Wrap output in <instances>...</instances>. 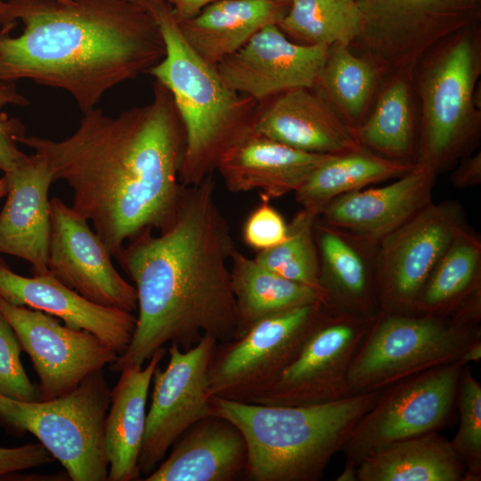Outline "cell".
<instances>
[{
	"mask_svg": "<svg viewBox=\"0 0 481 481\" xmlns=\"http://www.w3.org/2000/svg\"><path fill=\"white\" fill-rule=\"evenodd\" d=\"M481 291V240L468 225L461 229L420 293L412 314L451 316Z\"/></svg>",
	"mask_w": 481,
	"mask_h": 481,
	"instance_id": "f546056e",
	"label": "cell"
},
{
	"mask_svg": "<svg viewBox=\"0 0 481 481\" xmlns=\"http://www.w3.org/2000/svg\"><path fill=\"white\" fill-rule=\"evenodd\" d=\"M0 314L14 330L38 376L39 400L76 388L87 376L116 361L118 354L84 330L61 325L42 311L0 298Z\"/></svg>",
	"mask_w": 481,
	"mask_h": 481,
	"instance_id": "9a60e30c",
	"label": "cell"
},
{
	"mask_svg": "<svg viewBox=\"0 0 481 481\" xmlns=\"http://www.w3.org/2000/svg\"><path fill=\"white\" fill-rule=\"evenodd\" d=\"M146 481H234L244 477L248 446L240 429L212 414L189 427Z\"/></svg>",
	"mask_w": 481,
	"mask_h": 481,
	"instance_id": "cb8c5ba5",
	"label": "cell"
},
{
	"mask_svg": "<svg viewBox=\"0 0 481 481\" xmlns=\"http://www.w3.org/2000/svg\"><path fill=\"white\" fill-rule=\"evenodd\" d=\"M287 232L288 224L270 205V200L264 198L249 215L243 226L244 241L257 252L279 245L287 238Z\"/></svg>",
	"mask_w": 481,
	"mask_h": 481,
	"instance_id": "74e56055",
	"label": "cell"
},
{
	"mask_svg": "<svg viewBox=\"0 0 481 481\" xmlns=\"http://www.w3.org/2000/svg\"><path fill=\"white\" fill-rule=\"evenodd\" d=\"M329 155L302 151L251 132L221 156L216 170L230 192L257 191L271 200L295 192Z\"/></svg>",
	"mask_w": 481,
	"mask_h": 481,
	"instance_id": "603a6c76",
	"label": "cell"
},
{
	"mask_svg": "<svg viewBox=\"0 0 481 481\" xmlns=\"http://www.w3.org/2000/svg\"><path fill=\"white\" fill-rule=\"evenodd\" d=\"M29 100L19 92L15 82L0 80V170L9 172L28 155L17 143L25 135L19 120L9 118L3 110L9 105L26 106Z\"/></svg>",
	"mask_w": 481,
	"mask_h": 481,
	"instance_id": "8d00e7d4",
	"label": "cell"
},
{
	"mask_svg": "<svg viewBox=\"0 0 481 481\" xmlns=\"http://www.w3.org/2000/svg\"><path fill=\"white\" fill-rule=\"evenodd\" d=\"M317 216L301 208L288 224L285 240L257 252L255 260L283 278L314 289L322 300L319 285L320 260L314 235Z\"/></svg>",
	"mask_w": 481,
	"mask_h": 481,
	"instance_id": "836d02e7",
	"label": "cell"
},
{
	"mask_svg": "<svg viewBox=\"0 0 481 481\" xmlns=\"http://www.w3.org/2000/svg\"><path fill=\"white\" fill-rule=\"evenodd\" d=\"M4 175L8 188L0 213V254L27 261L35 275L47 273L52 228L48 192L54 181L51 169L34 153Z\"/></svg>",
	"mask_w": 481,
	"mask_h": 481,
	"instance_id": "44dd1931",
	"label": "cell"
},
{
	"mask_svg": "<svg viewBox=\"0 0 481 481\" xmlns=\"http://www.w3.org/2000/svg\"><path fill=\"white\" fill-rule=\"evenodd\" d=\"M20 351L14 330L0 314V395L20 401L39 400L38 389L20 362Z\"/></svg>",
	"mask_w": 481,
	"mask_h": 481,
	"instance_id": "d590c367",
	"label": "cell"
},
{
	"mask_svg": "<svg viewBox=\"0 0 481 481\" xmlns=\"http://www.w3.org/2000/svg\"><path fill=\"white\" fill-rule=\"evenodd\" d=\"M53 457L40 444L0 447V477L53 462Z\"/></svg>",
	"mask_w": 481,
	"mask_h": 481,
	"instance_id": "f35d334b",
	"label": "cell"
},
{
	"mask_svg": "<svg viewBox=\"0 0 481 481\" xmlns=\"http://www.w3.org/2000/svg\"><path fill=\"white\" fill-rule=\"evenodd\" d=\"M167 352L166 347L157 350L145 367L124 369L110 392L104 425L109 481H131L140 476L138 461L145 431L148 392L153 372Z\"/></svg>",
	"mask_w": 481,
	"mask_h": 481,
	"instance_id": "d4e9b609",
	"label": "cell"
},
{
	"mask_svg": "<svg viewBox=\"0 0 481 481\" xmlns=\"http://www.w3.org/2000/svg\"><path fill=\"white\" fill-rule=\"evenodd\" d=\"M415 163L387 159L365 147L330 154L295 192L302 208L317 216L333 199L370 184L397 178Z\"/></svg>",
	"mask_w": 481,
	"mask_h": 481,
	"instance_id": "f1b7e54d",
	"label": "cell"
},
{
	"mask_svg": "<svg viewBox=\"0 0 481 481\" xmlns=\"http://www.w3.org/2000/svg\"><path fill=\"white\" fill-rule=\"evenodd\" d=\"M291 7L277 24L291 41L303 45L349 46L363 29L353 0H290Z\"/></svg>",
	"mask_w": 481,
	"mask_h": 481,
	"instance_id": "4dcf8cb0",
	"label": "cell"
},
{
	"mask_svg": "<svg viewBox=\"0 0 481 481\" xmlns=\"http://www.w3.org/2000/svg\"><path fill=\"white\" fill-rule=\"evenodd\" d=\"M456 406L460 422L450 441L465 469L463 481L481 480V385L465 364L458 383Z\"/></svg>",
	"mask_w": 481,
	"mask_h": 481,
	"instance_id": "e575fe53",
	"label": "cell"
},
{
	"mask_svg": "<svg viewBox=\"0 0 481 481\" xmlns=\"http://www.w3.org/2000/svg\"><path fill=\"white\" fill-rule=\"evenodd\" d=\"M235 249L212 175L185 186L168 228L159 235L141 233L115 256L135 284L138 316L128 346L110 370L142 367L167 343L186 350L204 336L233 339L230 261Z\"/></svg>",
	"mask_w": 481,
	"mask_h": 481,
	"instance_id": "7a4b0ae2",
	"label": "cell"
},
{
	"mask_svg": "<svg viewBox=\"0 0 481 481\" xmlns=\"http://www.w3.org/2000/svg\"><path fill=\"white\" fill-rule=\"evenodd\" d=\"M381 390L306 406L211 396L214 414L233 423L248 446L245 479L318 481Z\"/></svg>",
	"mask_w": 481,
	"mask_h": 481,
	"instance_id": "277c9868",
	"label": "cell"
},
{
	"mask_svg": "<svg viewBox=\"0 0 481 481\" xmlns=\"http://www.w3.org/2000/svg\"><path fill=\"white\" fill-rule=\"evenodd\" d=\"M7 188H8L7 178L4 175V176L0 178V199L6 195Z\"/></svg>",
	"mask_w": 481,
	"mask_h": 481,
	"instance_id": "ee69618b",
	"label": "cell"
},
{
	"mask_svg": "<svg viewBox=\"0 0 481 481\" xmlns=\"http://www.w3.org/2000/svg\"><path fill=\"white\" fill-rule=\"evenodd\" d=\"M452 38L420 80L422 120L415 163L436 174L463 157L480 126L474 94L481 68L477 40L469 29Z\"/></svg>",
	"mask_w": 481,
	"mask_h": 481,
	"instance_id": "ba28073f",
	"label": "cell"
},
{
	"mask_svg": "<svg viewBox=\"0 0 481 481\" xmlns=\"http://www.w3.org/2000/svg\"><path fill=\"white\" fill-rule=\"evenodd\" d=\"M436 175L431 167L415 163L389 184L356 190L333 199L317 219L347 235L378 245L433 202Z\"/></svg>",
	"mask_w": 481,
	"mask_h": 481,
	"instance_id": "ac0fdd59",
	"label": "cell"
},
{
	"mask_svg": "<svg viewBox=\"0 0 481 481\" xmlns=\"http://www.w3.org/2000/svg\"><path fill=\"white\" fill-rule=\"evenodd\" d=\"M337 481H357V467L346 462L342 472L336 478Z\"/></svg>",
	"mask_w": 481,
	"mask_h": 481,
	"instance_id": "7bdbcfd3",
	"label": "cell"
},
{
	"mask_svg": "<svg viewBox=\"0 0 481 481\" xmlns=\"http://www.w3.org/2000/svg\"><path fill=\"white\" fill-rule=\"evenodd\" d=\"M129 1H133L141 4L150 6L151 4H154L165 1V0H129Z\"/></svg>",
	"mask_w": 481,
	"mask_h": 481,
	"instance_id": "f6af8a7d",
	"label": "cell"
},
{
	"mask_svg": "<svg viewBox=\"0 0 481 481\" xmlns=\"http://www.w3.org/2000/svg\"><path fill=\"white\" fill-rule=\"evenodd\" d=\"M377 73L370 61L354 55L347 45L334 44L328 47L313 88L356 128L374 90Z\"/></svg>",
	"mask_w": 481,
	"mask_h": 481,
	"instance_id": "1f68e13d",
	"label": "cell"
},
{
	"mask_svg": "<svg viewBox=\"0 0 481 481\" xmlns=\"http://www.w3.org/2000/svg\"><path fill=\"white\" fill-rule=\"evenodd\" d=\"M322 303L334 314L372 318L380 311L377 281L378 245L341 232L316 219Z\"/></svg>",
	"mask_w": 481,
	"mask_h": 481,
	"instance_id": "7402d4cb",
	"label": "cell"
},
{
	"mask_svg": "<svg viewBox=\"0 0 481 481\" xmlns=\"http://www.w3.org/2000/svg\"><path fill=\"white\" fill-rule=\"evenodd\" d=\"M274 1L283 4V3L289 2L290 0H274Z\"/></svg>",
	"mask_w": 481,
	"mask_h": 481,
	"instance_id": "7dc6e473",
	"label": "cell"
},
{
	"mask_svg": "<svg viewBox=\"0 0 481 481\" xmlns=\"http://www.w3.org/2000/svg\"><path fill=\"white\" fill-rule=\"evenodd\" d=\"M465 469L439 431L399 440L363 458L357 481H463Z\"/></svg>",
	"mask_w": 481,
	"mask_h": 481,
	"instance_id": "4316f807",
	"label": "cell"
},
{
	"mask_svg": "<svg viewBox=\"0 0 481 481\" xmlns=\"http://www.w3.org/2000/svg\"><path fill=\"white\" fill-rule=\"evenodd\" d=\"M362 18L357 38L377 70L407 74L434 46L468 30L478 0H353Z\"/></svg>",
	"mask_w": 481,
	"mask_h": 481,
	"instance_id": "9c48e42d",
	"label": "cell"
},
{
	"mask_svg": "<svg viewBox=\"0 0 481 481\" xmlns=\"http://www.w3.org/2000/svg\"><path fill=\"white\" fill-rule=\"evenodd\" d=\"M466 225L465 209L460 202H431L383 238L376 253L380 311L412 314L428 277Z\"/></svg>",
	"mask_w": 481,
	"mask_h": 481,
	"instance_id": "7c38bea8",
	"label": "cell"
},
{
	"mask_svg": "<svg viewBox=\"0 0 481 481\" xmlns=\"http://www.w3.org/2000/svg\"><path fill=\"white\" fill-rule=\"evenodd\" d=\"M6 6V0H0V18L4 15Z\"/></svg>",
	"mask_w": 481,
	"mask_h": 481,
	"instance_id": "bcb514c9",
	"label": "cell"
},
{
	"mask_svg": "<svg viewBox=\"0 0 481 481\" xmlns=\"http://www.w3.org/2000/svg\"><path fill=\"white\" fill-rule=\"evenodd\" d=\"M216 343L215 338L204 336L186 350L171 344L167 365L164 370L155 369L138 461L140 475L153 472L189 427L214 414L208 370Z\"/></svg>",
	"mask_w": 481,
	"mask_h": 481,
	"instance_id": "5bb4252c",
	"label": "cell"
},
{
	"mask_svg": "<svg viewBox=\"0 0 481 481\" xmlns=\"http://www.w3.org/2000/svg\"><path fill=\"white\" fill-rule=\"evenodd\" d=\"M330 313L319 300L263 320L238 338L217 342L208 370L210 396L249 403L280 376Z\"/></svg>",
	"mask_w": 481,
	"mask_h": 481,
	"instance_id": "30bf717a",
	"label": "cell"
},
{
	"mask_svg": "<svg viewBox=\"0 0 481 481\" xmlns=\"http://www.w3.org/2000/svg\"><path fill=\"white\" fill-rule=\"evenodd\" d=\"M252 132L312 153L340 154L363 147L356 128L313 87L290 89L259 102Z\"/></svg>",
	"mask_w": 481,
	"mask_h": 481,
	"instance_id": "d6986e66",
	"label": "cell"
},
{
	"mask_svg": "<svg viewBox=\"0 0 481 481\" xmlns=\"http://www.w3.org/2000/svg\"><path fill=\"white\" fill-rule=\"evenodd\" d=\"M361 144L387 159L410 161L413 121L408 85L399 77L380 94L373 112L356 127ZM415 163V162H414Z\"/></svg>",
	"mask_w": 481,
	"mask_h": 481,
	"instance_id": "d6a6232c",
	"label": "cell"
},
{
	"mask_svg": "<svg viewBox=\"0 0 481 481\" xmlns=\"http://www.w3.org/2000/svg\"><path fill=\"white\" fill-rule=\"evenodd\" d=\"M230 272L236 312L233 339L263 320L322 301L314 289L274 273L237 249L231 257Z\"/></svg>",
	"mask_w": 481,
	"mask_h": 481,
	"instance_id": "83f0119b",
	"label": "cell"
},
{
	"mask_svg": "<svg viewBox=\"0 0 481 481\" xmlns=\"http://www.w3.org/2000/svg\"><path fill=\"white\" fill-rule=\"evenodd\" d=\"M464 365L461 360L439 365L383 388L341 448L346 462L357 467L383 446L446 426L456 406Z\"/></svg>",
	"mask_w": 481,
	"mask_h": 481,
	"instance_id": "8fae6325",
	"label": "cell"
},
{
	"mask_svg": "<svg viewBox=\"0 0 481 481\" xmlns=\"http://www.w3.org/2000/svg\"><path fill=\"white\" fill-rule=\"evenodd\" d=\"M481 292L451 316L379 311L348 371L352 395L382 390L418 372L461 360L481 338Z\"/></svg>",
	"mask_w": 481,
	"mask_h": 481,
	"instance_id": "8992f818",
	"label": "cell"
},
{
	"mask_svg": "<svg viewBox=\"0 0 481 481\" xmlns=\"http://www.w3.org/2000/svg\"><path fill=\"white\" fill-rule=\"evenodd\" d=\"M375 317L330 312L280 376L249 403L306 406L352 395L350 365Z\"/></svg>",
	"mask_w": 481,
	"mask_h": 481,
	"instance_id": "4fadbf2b",
	"label": "cell"
},
{
	"mask_svg": "<svg viewBox=\"0 0 481 481\" xmlns=\"http://www.w3.org/2000/svg\"><path fill=\"white\" fill-rule=\"evenodd\" d=\"M285 13L274 0H217L193 18L176 22L192 51L216 67L261 29L278 24Z\"/></svg>",
	"mask_w": 481,
	"mask_h": 481,
	"instance_id": "484cf974",
	"label": "cell"
},
{
	"mask_svg": "<svg viewBox=\"0 0 481 481\" xmlns=\"http://www.w3.org/2000/svg\"><path fill=\"white\" fill-rule=\"evenodd\" d=\"M76 131L54 141L20 138L47 162L53 180L72 190V208L91 221L111 257L146 231L174 222L184 185L179 175L185 133L168 89L154 80L152 98L116 117L96 108Z\"/></svg>",
	"mask_w": 481,
	"mask_h": 481,
	"instance_id": "6da1fadb",
	"label": "cell"
},
{
	"mask_svg": "<svg viewBox=\"0 0 481 481\" xmlns=\"http://www.w3.org/2000/svg\"><path fill=\"white\" fill-rule=\"evenodd\" d=\"M481 359V338L473 341L464 351L461 361L464 364L478 363Z\"/></svg>",
	"mask_w": 481,
	"mask_h": 481,
	"instance_id": "b9f144b4",
	"label": "cell"
},
{
	"mask_svg": "<svg viewBox=\"0 0 481 481\" xmlns=\"http://www.w3.org/2000/svg\"><path fill=\"white\" fill-rule=\"evenodd\" d=\"M170 6L175 20L181 21L193 18L208 4L217 0H165Z\"/></svg>",
	"mask_w": 481,
	"mask_h": 481,
	"instance_id": "60d3db41",
	"label": "cell"
},
{
	"mask_svg": "<svg viewBox=\"0 0 481 481\" xmlns=\"http://www.w3.org/2000/svg\"><path fill=\"white\" fill-rule=\"evenodd\" d=\"M110 389L103 369L51 400L20 401L0 395V425L32 434L73 481H107L105 419Z\"/></svg>",
	"mask_w": 481,
	"mask_h": 481,
	"instance_id": "52a82bcc",
	"label": "cell"
},
{
	"mask_svg": "<svg viewBox=\"0 0 481 481\" xmlns=\"http://www.w3.org/2000/svg\"><path fill=\"white\" fill-rule=\"evenodd\" d=\"M151 9L166 46L147 73L170 92L185 133L180 182L195 185L212 175L221 156L253 130L258 103L232 90L216 67L188 45L166 1Z\"/></svg>",
	"mask_w": 481,
	"mask_h": 481,
	"instance_id": "5b68a950",
	"label": "cell"
},
{
	"mask_svg": "<svg viewBox=\"0 0 481 481\" xmlns=\"http://www.w3.org/2000/svg\"><path fill=\"white\" fill-rule=\"evenodd\" d=\"M327 52V46L297 44L270 24L216 69L228 87L259 103L290 89L314 87Z\"/></svg>",
	"mask_w": 481,
	"mask_h": 481,
	"instance_id": "e0dca14e",
	"label": "cell"
},
{
	"mask_svg": "<svg viewBox=\"0 0 481 481\" xmlns=\"http://www.w3.org/2000/svg\"><path fill=\"white\" fill-rule=\"evenodd\" d=\"M50 210L49 273L95 304L135 312V286L118 273L110 253L88 221L57 197L50 200Z\"/></svg>",
	"mask_w": 481,
	"mask_h": 481,
	"instance_id": "2e32d148",
	"label": "cell"
},
{
	"mask_svg": "<svg viewBox=\"0 0 481 481\" xmlns=\"http://www.w3.org/2000/svg\"><path fill=\"white\" fill-rule=\"evenodd\" d=\"M451 183L460 189L474 187L481 183V153L466 156L452 172Z\"/></svg>",
	"mask_w": 481,
	"mask_h": 481,
	"instance_id": "ab89813d",
	"label": "cell"
},
{
	"mask_svg": "<svg viewBox=\"0 0 481 481\" xmlns=\"http://www.w3.org/2000/svg\"><path fill=\"white\" fill-rule=\"evenodd\" d=\"M0 298L56 316L69 328L89 331L118 355L128 346L136 325L133 313L95 304L50 273L32 277L15 273L1 257Z\"/></svg>",
	"mask_w": 481,
	"mask_h": 481,
	"instance_id": "ffe728a7",
	"label": "cell"
},
{
	"mask_svg": "<svg viewBox=\"0 0 481 481\" xmlns=\"http://www.w3.org/2000/svg\"><path fill=\"white\" fill-rule=\"evenodd\" d=\"M0 80L62 89L83 113L166 54L150 6L129 0H6Z\"/></svg>",
	"mask_w": 481,
	"mask_h": 481,
	"instance_id": "3957f363",
	"label": "cell"
}]
</instances>
